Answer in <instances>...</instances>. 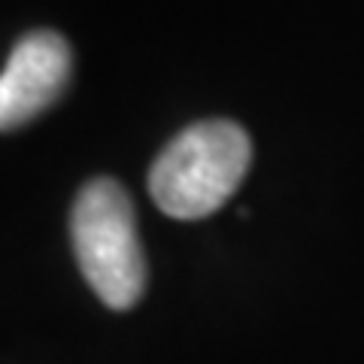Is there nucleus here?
<instances>
[{"mask_svg": "<svg viewBox=\"0 0 364 364\" xmlns=\"http://www.w3.org/2000/svg\"><path fill=\"white\" fill-rule=\"evenodd\" d=\"M70 79V46L52 31H37L21 40L0 76V124H18L40 116L61 97Z\"/></svg>", "mask_w": 364, "mask_h": 364, "instance_id": "3", "label": "nucleus"}, {"mask_svg": "<svg viewBox=\"0 0 364 364\" xmlns=\"http://www.w3.org/2000/svg\"><path fill=\"white\" fill-rule=\"evenodd\" d=\"M70 240L97 298L112 310H131L146 289V258L136 240L134 203L116 179H95L79 191Z\"/></svg>", "mask_w": 364, "mask_h": 364, "instance_id": "2", "label": "nucleus"}, {"mask_svg": "<svg viewBox=\"0 0 364 364\" xmlns=\"http://www.w3.org/2000/svg\"><path fill=\"white\" fill-rule=\"evenodd\" d=\"M249 161L252 143L240 124L225 119L198 122L155 158L149 195L170 219H203L237 191Z\"/></svg>", "mask_w": 364, "mask_h": 364, "instance_id": "1", "label": "nucleus"}]
</instances>
